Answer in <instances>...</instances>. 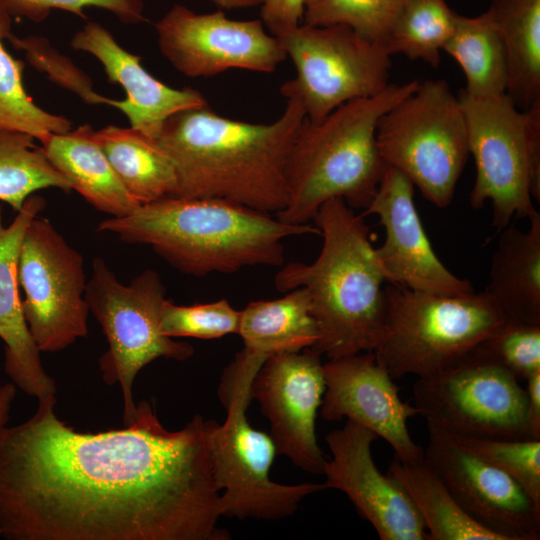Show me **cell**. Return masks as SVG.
Masks as SVG:
<instances>
[{
	"label": "cell",
	"mask_w": 540,
	"mask_h": 540,
	"mask_svg": "<svg viewBox=\"0 0 540 540\" xmlns=\"http://www.w3.org/2000/svg\"><path fill=\"white\" fill-rule=\"evenodd\" d=\"M44 208L45 200L31 195L15 218L4 225L0 206V338L5 344L4 369L16 387L37 400L55 395L56 383L42 365L41 352L24 317L17 262L27 227Z\"/></svg>",
	"instance_id": "obj_21"
},
{
	"label": "cell",
	"mask_w": 540,
	"mask_h": 540,
	"mask_svg": "<svg viewBox=\"0 0 540 540\" xmlns=\"http://www.w3.org/2000/svg\"><path fill=\"white\" fill-rule=\"evenodd\" d=\"M481 345L519 381L540 371V324L506 319Z\"/></svg>",
	"instance_id": "obj_36"
},
{
	"label": "cell",
	"mask_w": 540,
	"mask_h": 540,
	"mask_svg": "<svg viewBox=\"0 0 540 540\" xmlns=\"http://www.w3.org/2000/svg\"><path fill=\"white\" fill-rule=\"evenodd\" d=\"M323 369V419L347 418L369 429L387 441L401 460L424 456L408 429L409 419L419 415V410L401 399L392 376L373 351L329 359Z\"/></svg>",
	"instance_id": "obj_19"
},
{
	"label": "cell",
	"mask_w": 540,
	"mask_h": 540,
	"mask_svg": "<svg viewBox=\"0 0 540 540\" xmlns=\"http://www.w3.org/2000/svg\"><path fill=\"white\" fill-rule=\"evenodd\" d=\"M413 397L427 425L446 433L477 438H530L525 388L481 344L443 372L418 378Z\"/></svg>",
	"instance_id": "obj_12"
},
{
	"label": "cell",
	"mask_w": 540,
	"mask_h": 540,
	"mask_svg": "<svg viewBox=\"0 0 540 540\" xmlns=\"http://www.w3.org/2000/svg\"><path fill=\"white\" fill-rule=\"evenodd\" d=\"M377 438L351 420L328 433L331 457L324 464V487L343 492L381 540H427L425 525L408 495L374 462L371 447Z\"/></svg>",
	"instance_id": "obj_17"
},
{
	"label": "cell",
	"mask_w": 540,
	"mask_h": 540,
	"mask_svg": "<svg viewBox=\"0 0 540 540\" xmlns=\"http://www.w3.org/2000/svg\"><path fill=\"white\" fill-rule=\"evenodd\" d=\"M34 141L29 134L0 129V200L16 212L38 190H73Z\"/></svg>",
	"instance_id": "obj_29"
},
{
	"label": "cell",
	"mask_w": 540,
	"mask_h": 540,
	"mask_svg": "<svg viewBox=\"0 0 540 540\" xmlns=\"http://www.w3.org/2000/svg\"><path fill=\"white\" fill-rule=\"evenodd\" d=\"M418 84L390 83L374 96L339 106L320 122L305 118L287 157L288 201L277 218L309 224L321 205L335 198L365 210L387 166L376 144L378 121Z\"/></svg>",
	"instance_id": "obj_5"
},
{
	"label": "cell",
	"mask_w": 540,
	"mask_h": 540,
	"mask_svg": "<svg viewBox=\"0 0 540 540\" xmlns=\"http://www.w3.org/2000/svg\"><path fill=\"white\" fill-rule=\"evenodd\" d=\"M240 311L227 300L176 305L165 300L161 312V331L170 338L218 339L238 334Z\"/></svg>",
	"instance_id": "obj_34"
},
{
	"label": "cell",
	"mask_w": 540,
	"mask_h": 540,
	"mask_svg": "<svg viewBox=\"0 0 540 540\" xmlns=\"http://www.w3.org/2000/svg\"><path fill=\"white\" fill-rule=\"evenodd\" d=\"M469 153L476 166L470 205L490 201L498 230L528 218L540 200V103L518 108L508 95L473 96L461 90Z\"/></svg>",
	"instance_id": "obj_7"
},
{
	"label": "cell",
	"mask_w": 540,
	"mask_h": 540,
	"mask_svg": "<svg viewBox=\"0 0 540 540\" xmlns=\"http://www.w3.org/2000/svg\"><path fill=\"white\" fill-rule=\"evenodd\" d=\"M7 40L16 49L23 51L29 64L45 73L54 84L73 92L87 104H111V98L100 95L94 90L89 75L79 69L70 58L54 48L47 38L39 35L19 38L11 33Z\"/></svg>",
	"instance_id": "obj_35"
},
{
	"label": "cell",
	"mask_w": 540,
	"mask_h": 540,
	"mask_svg": "<svg viewBox=\"0 0 540 540\" xmlns=\"http://www.w3.org/2000/svg\"><path fill=\"white\" fill-rule=\"evenodd\" d=\"M424 460L462 509L503 540H538L540 509L507 474L427 425Z\"/></svg>",
	"instance_id": "obj_15"
},
{
	"label": "cell",
	"mask_w": 540,
	"mask_h": 540,
	"mask_svg": "<svg viewBox=\"0 0 540 540\" xmlns=\"http://www.w3.org/2000/svg\"><path fill=\"white\" fill-rule=\"evenodd\" d=\"M238 334L244 344L239 354L261 365L313 348L319 333L307 291L296 288L278 299L249 303L240 311Z\"/></svg>",
	"instance_id": "obj_24"
},
{
	"label": "cell",
	"mask_w": 540,
	"mask_h": 540,
	"mask_svg": "<svg viewBox=\"0 0 540 540\" xmlns=\"http://www.w3.org/2000/svg\"><path fill=\"white\" fill-rule=\"evenodd\" d=\"M260 20L277 37L302 23L304 0H263Z\"/></svg>",
	"instance_id": "obj_38"
},
{
	"label": "cell",
	"mask_w": 540,
	"mask_h": 540,
	"mask_svg": "<svg viewBox=\"0 0 540 540\" xmlns=\"http://www.w3.org/2000/svg\"><path fill=\"white\" fill-rule=\"evenodd\" d=\"M376 144L385 164L430 203H451L470 153L464 112L446 81L419 82L387 110L377 124Z\"/></svg>",
	"instance_id": "obj_9"
},
{
	"label": "cell",
	"mask_w": 540,
	"mask_h": 540,
	"mask_svg": "<svg viewBox=\"0 0 540 540\" xmlns=\"http://www.w3.org/2000/svg\"><path fill=\"white\" fill-rule=\"evenodd\" d=\"M89 124L50 134L41 148L50 162L89 204L110 217H122L140 204L130 195L94 137Z\"/></svg>",
	"instance_id": "obj_23"
},
{
	"label": "cell",
	"mask_w": 540,
	"mask_h": 540,
	"mask_svg": "<svg viewBox=\"0 0 540 540\" xmlns=\"http://www.w3.org/2000/svg\"><path fill=\"white\" fill-rule=\"evenodd\" d=\"M460 66L473 96H494L507 90V67L499 36L486 12L474 17L457 14L455 29L444 46Z\"/></svg>",
	"instance_id": "obj_28"
},
{
	"label": "cell",
	"mask_w": 540,
	"mask_h": 540,
	"mask_svg": "<svg viewBox=\"0 0 540 540\" xmlns=\"http://www.w3.org/2000/svg\"><path fill=\"white\" fill-rule=\"evenodd\" d=\"M97 230L150 246L177 270L194 276L232 273L250 266H280L283 240L316 234L311 224H290L269 213L215 198L168 196L142 204Z\"/></svg>",
	"instance_id": "obj_3"
},
{
	"label": "cell",
	"mask_w": 540,
	"mask_h": 540,
	"mask_svg": "<svg viewBox=\"0 0 540 540\" xmlns=\"http://www.w3.org/2000/svg\"><path fill=\"white\" fill-rule=\"evenodd\" d=\"M94 137L130 195L140 204L173 196V164L155 138L131 127L107 125Z\"/></svg>",
	"instance_id": "obj_26"
},
{
	"label": "cell",
	"mask_w": 540,
	"mask_h": 540,
	"mask_svg": "<svg viewBox=\"0 0 540 540\" xmlns=\"http://www.w3.org/2000/svg\"><path fill=\"white\" fill-rule=\"evenodd\" d=\"M221 10L244 9L260 6L263 0H208Z\"/></svg>",
	"instance_id": "obj_41"
},
{
	"label": "cell",
	"mask_w": 540,
	"mask_h": 540,
	"mask_svg": "<svg viewBox=\"0 0 540 540\" xmlns=\"http://www.w3.org/2000/svg\"><path fill=\"white\" fill-rule=\"evenodd\" d=\"M257 373L238 359L225 370L219 396L227 416L212 432V473L220 491L221 516L279 520L295 513L306 496L325 487L323 483L285 485L270 478L275 443L270 434L253 428L246 415Z\"/></svg>",
	"instance_id": "obj_8"
},
{
	"label": "cell",
	"mask_w": 540,
	"mask_h": 540,
	"mask_svg": "<svg viewBox=\"0 0 540 540\" xmlns=\"http://www.w3.org/2000/svg\"><path fill=\"white\" fill-rule=\"evenodd\" d=\"M408 0H304L302 23L344 25L385 46L389 33Z\"/></svg>",
	"instance_id": "obj_32"
},
{
	"label": "cell",
	"mask_w": 540,
	"mask_h": 540,
	"mask_svg": "<svg viewBox=\"0 0 540 540\" xmlns=\"http://www.w3.org/2000/svg\"><path fill=\"white\" fill-rule=\"evenodd\" d=\"M384 292L385 329L373 352L393 379L443 372L506 320L485 291L445 295L389 284Z\"/></svg>",
	"instance_id": "obj_6"
},
{
	"label": "cell",
	"mask_w": 540,
	"mask_h": 540,
	"mask_svg": "<svg viewBox=\"0 0 540 540\" xmlns=\"http://www.w3.org/2000/svg\"><path fill=\"white\" fill-rule=\"evenodd\" d=\"M154 28L161 54L189 78L232 69L271 73L287 58L260 19H231L221 9L197 13L174 4Z\"/></svg>",
	"instance_id": "obj_14"
},
{
	"label": "cell",
	"mask_w": 540,
	"mask_h": 540,
	"mask_svg": "<svg viewBox=\"0 0 540 540\" xmlns=\"http://www.w3.org/2000/svg\"><path fill=\"white\" fill-rule=\"evenodd\" d=\"M15 396L16 386L12 382L0 386V435L7 427Z\"/></svg>",
	"instance_id": "obj_40"
},
{
	"label": "cell",
	"mask_w": 540,
	"mask_h": 540,
	"mask_svg": "<svg viewBox=\"0 0 540 540\" xmlns=\"http://www.w3.org/2000/svg\"><path fill=\"white\" fill-rule=\"evenodd\" d=\"M485 12L503 47L506 94L529 109L540 103V0H491Z\"/></svg>",
	"instance_id": "obj_25"
},
{
	"label": "cell",
	"mask_w": 540,
	"mask_h": 540,
	"mask_svg": "<svg viewBox=\"0 0 540 540\" xmlns=\"http://www.w3.org/2000/svg\"><path fill=\"white\" fill-rule=\"evenodd\" d=\"M526 419L530 438L540 440V371L527 380Z\"/></svg>",
	"instance_id": "obj_39"
},
{
	"label": "cell",
	"mask_w": 540,
	"mask_h": 540,
	"mask_svg": "<svg viewBox=\"0 0 540 540\" xmlns=\"http://www.w3.org/2000/svg\"><path fill=\"white\" fill-rule=\"evenodd\" d=\"M324 392L321 355L313 349L268 358L250 391L270 423L277 453L303 471L321 475L326 458L317 442L315 424Z\"/></svg>",
	"instance_id": "obj_16"
},
{
	"label": "cell",
	"mask_w": 540,
	"mask_h": 540,
	"mask_svg": "<svg viewBox=\"0 0 540 540\" xmlns=\"http://www.w3.org/2000/svg\"><path fill=\"white\" fill-rule=\"evenodd\" d=\"M305 118L295 99H286L282 114L270 123L230 119L208 104L175 113L156 138L176 173L173 196L282 211L288 201L287 157Z\"/></svg>",
	"instance_id": "obj_2"
},
{
	"label": "cell",
	"mask_w": 540,
	"mask_h": 540,
	"mask_svg": "<svg viewBox=\"0 0 540 540\" xmlns=\"http://www.w3.org/2000/svg\"><path fill=\"white\" fill-rule=\"evenodd\" d=\"M91 270L85 298L108 343L99 369L107 385L119 384L127 425L136 413L133 385L137 374L159 358L187 360L194 348L161 331L166 290L156 271L146 269L123 284L101 257L93 260Z\"/></svg>",
	"instance_id": "obj_10"
},
{
	"label": "cell",
	"mask_w": 540,
	"mask_h": 540,
	"mask_svg": "<svg viewBox=\"0 0 540 540\" xmlns=\"http://www.w3.org/2000/svg\"><path fill=\"white\" fill-rule=\"evenodd\" d=\"M313 221L323 237L318 257L311 264H286L275 286L307 291L319 333L311 349L321 356L374 351L385 329L386 281L364 215L335 198L321 205Z\"/></svg>",
	"instance_id": "obj_4"
},
{
	"label": "cell",
	"mask_w": 540,
	"mask_h": 540,
	"mask_svg": "<svg viewBox=\"0 0 540 540\" xmlns=\"http://www.w3.org/2000/svg\"><path fill=\"white\" fill-rule=\"evenodd\" d=\"M452 436L466 449L511 477L540 509V440Z\"/></svg>",
	"instance_id": "obj_33"
},
{
	"label": "cell",
	"mask_w": 540,
	"mask_h": 540,
	"mask_svg": "<svg viewBox=\"0 0 540 540\" xmlns=\"http://www.w3.org/2000/svg\"><path fill=\"white\" fill-rule=\"evenodd\" d=\"M11 17H23L32 22L47 19L53 9H60L86 19L85 9L96 7L115 15L126 24L146 21L143 0H0Z\"/></svg>",
	"instance_id": "obj_37"
},
{
	"label": "cell",
	"mask_w": 540,
	"mask_h": 540,
	"mask_svg": "<svg viewBox=\"0 0 540 540\" xmlns=\"http://www.w3.org/2000/svg\"><path fill=\"white\" fill-rule=\"evenodd\" d=\"M457 13L446 0H408L397 17L385 48L437 67L441 51L452 36Z\"/></svg>",
	"instance_id": "obj_31"
},
{
	"label": "cell",
	"mask_w": 540,
	"mask_h": 540,
	"mask_svg": "<svg viewBox=\"0 0 540 540\" xmlns=\"http://www.w3.org/2000/svg\"><path fill=\"white\" fill-rule=\"evenodd\" d=\"M0 537H2V533H1V530H0Z\"/></svg>",
	"instance_id": "obj_42"
},
{
	"label": "cell",
	"mask_w": 540,
	"mask_h": 540,
	"mask_svg": "<svg viewBox=\"0 0 540 540\" xmlns=\"http://www.w3.org/2000/svg\"><path fill=\"white\" fill-rule=\"evenodd\" d=\"M414 185L400 171L386 166L377 191L364 210L374 214L385 230L376 257L389 284L414 291L459 295L474 291L437 257L414 203Z\"/></svg>",
	"instance_id": "obj_18"
},
{
	"label": "cell",
	"mask_w": 540,
	"mask_h": 540,
	"mask_svg": "<svg viewBox=\"0 0 540 540\" xmlns=\"http://www.w3.org/2000/svg\"><path fill=\"white\" fill-rule=\"evenodd\" d=\"M12 17L0 7V129L19 131L42 142L50 134L72 128L67 118L36 105L23 85L24 63L5 49L4 40L12 33Z\"/></svg>",
	"instance_id": "obj_30"
},
{
	"label": "cell",
	"mask_w": 540,
	"mask_h": 540,
	"mask_svg": "<svg viewBox=\"0 0 540 540\" xmlns=\"http://www.w3.org/2000/svg\"><path fill=\"white\" fill-rule=\"evenodd\" d=\"M71 47L93 55L103 66L110 83L122 86L126 97L112 99L130 127L157 138L165 121L183 110L208 104L196 89L172 88L151 75L141 57L122 48L113 35L97 22H87L71 39Z\"/></svg>",
	"instance_id": "obj_20"
},
{
	"label": "cell",
	"mask_w": 540,
	"mask_h": 540,
	"mask_svg": "<svg viewBox=\"0 0 540 540\" xmlns=\"http://www.w3.org/2000/svg\"><path fill=\"white\" fill-rule=\"evenodd\" d=\"M276 38L296 69V77L284 82L280 93L297 100L311 122L390 84L391 55L385 46L347 26L301 23Z\"/></svg>",
	"instance_id": "obj_11"
},
{
	"label": "cell",
	"mask_w": 540,
	"mask_h": 540,
	"mask_svg": "<svg viewBox=\"0 0 540 540\" xmlns=\"http://www.w3.org/2000/svg\"><path fill=\"white\" fill-rule=\"evenodd\" d=\"M387 473L410 498L425 525L428 539L503 540L462 509L424 456L407 461L394 456Z\"/></svg>",
	"instance_id": "obj_27"
},
{
	"label": "cell",
	"mask_w": 540,
	"mask_h": 540,
	"mask_svg": "<svg viewBox=\"0 0 540 540\" xmlns=\"http://www.w3.org/2000/svg\"><path fill=\"white\" fill-rule=\"evenodd\" d=\"M22 309L40 352L65 350L88 334L84 259L47 218L36 216L24 234L17 262Z\"/></svg>",
	"instance_id": "obj_13"
},
{
	"label": "cell",
	"mask_w": 540,
	"mask_h": 540,
	"mask_svg": "<svg viewBox=\"0 0 540 540\" xmlns=\"http://www.w3.org/2000/svg\"><path fill=\"white\" fill-rule=\"evenodd\" d=\"M528 219L525 231L512 223L500 231L485 292L506 319L540 324V213Z\"/></svg>",
	"instance_id": "obj_22"
},
{
	"label": "cell",
	"mask_w": 540,
	"mask_h": 540,
	"mask_svg": "<svg viewBox=\"0 0 540 540\" xmlns=\"http://www.w3.org/2000/svg\"><path fill=\"white\" fill-rule=\"evenodd\" d=\"M55 395L0 435V530L7 540H227L212 473L216 425L170 431L147 400L124 428L83 433Z\"/></svg>",
	"instance_id": "obj_1"
}]
</instances>
